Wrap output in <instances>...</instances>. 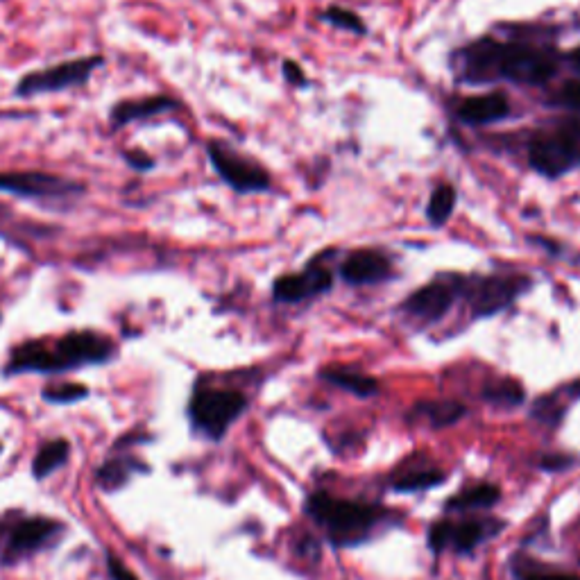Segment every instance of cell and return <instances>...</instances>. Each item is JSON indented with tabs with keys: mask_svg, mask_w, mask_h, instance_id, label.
Returning a JSON list of instances; mask_svg holds the SVG:
<instances>
[{
	"mask_svg": "<svg viewBox=\"0 0 580 580\" xmlns=\"http://www.w3.org/2000/svg\"><path fill=\"white\" fill-rule=\"evenodd\" d=\"M306 513L324 526L331 540L338 544H358L370 535L374 526L386 515L379 506H368L349 499L331 497L327 492H315L306 501Z\"/></svg>",
	"mask_w": 580,
	"mask_h": 580,
	"instance_id": "obj_1",
	"label": "cell"
},
{
	"mask_svg": "<svg viewBox=\"0 0 580 580\" xmlns=\"http://www.w3.org/2000/svg\"><path fill=\"white\" fill-rule=\"evenodd\" d=\"M578 143H580V121H571L558 127L556 132L542 134L528 145V166L537 175L547 179H558L571 168L578 166Z\"/></svg>",
	"mask_w": 580,
	"mask_h": 580,
	"instance_id": "obj_2",
	"label": "cell"
},
{
	"mask_svg": "<svg viewBox=\"0 0 580 580\" xmlns=\"http://www.w3.org/2000/svg\"><path fill=\"white\" fill-rule=\"evenodd\" d=\"M558 71V59L547 48L533 44H501L499 46V62H497V78L515 82V84H544L553 78Z\"/></svg>",
	"mask_w": 580,
	"mask_h": 580,
	"instance_id": "obj_3",
	"label": "cell"
},
{
	"mask_svg": "<svg viewBox=\"0 0 580 580\" xmlns=\"http://www.w3.org/2000/svg\"><path fill=\"white\" fill-rule=\"evenodd\" d=\"M531 288V279L517 275H490L463 279V295L472 306L474 318H490L513 306L526 290Z\"/></svg>",
	"mask_w": 580,
	"mask_h": 580,
	"instance_id": "obj_4",
	"label": "cell"
},
{
	"mask_svg": "<svg viewBox=\"0 0 580 580\" xmlns=\"http://www.w3.org/2000/svg\"><path fill=\"white\" fill-rule=\"evenodd\" d=\"M247 408V399L236 390L204 388L198 390L191 399V420L209 438H223L225 431L232 426Z\"/></svg>",
	"mask_w": 580,
	"mask_h": 580,
	"instance_id": "obj_5",
	"label": "cell"
},
{
	"mask_svg": "<svg viewBox=\"0 0 580 580\" xmlns=\"http://www.w3.org/2000/svg\"><path fill=\"white\" fill-rule=\"evenodd\" d=\"M105 64V57H80L71 59V62H62L57 66H48L44 71L28 73L25 78L16 84L14 93L21 98L39 96V93H59L73 87H82L87 84L93 73Z\"/></svg>",
	"mask_w": 580,
	"mask_h": 580,
	"instance_id": "obj_6",
	"label": "cell"
},
{
	"mask_svg": "<svg viewBox=\"0 0 580 580\" xmlns=\"http://www.w3.org/2000/svg\"><path fill=\"white\" fill-rule=\"evenodd\" d=\"M207 155L218 177L227 186H232L236 193H263L270 189L268 170L261 168L257 161L243 157L241 152L229 148V145L211 141L207 145Z\"/></svg>",
	"mask_w": 580,
	"mask_h": 580,
	"instance_id": "obj_7",
	"label": "cell"
},
{
	"mask_svg": "<svg viewBox=\"0 0 580 580\" xmlns=\"http://www.w3.org/2000/svg\"><path fill=\"white\" fill-rule=\"evenodd\" d=\"M463 279L458 275L435 277L431 284L417 288L413 295L406 297L404 311L424 322H438L451 311L458 295H463Z\"/></svg>",
	"mask_w": 580,
	"mask_h": 580,
	"instance_id": "obj_8",
	"label": "cell"
},
{
	"mask_svg": "<svg viewBox=\"0 0 580 580\" xmlns=\"http://www.w3.org/2000/svg\"><path fill=\"white\" fill-rule=\"evenodd\" d=\"M0 193L28 200H59L82 195L84 186L73 179L48 173H0Z\"/></svg>",
	"mask_w": 580,
	"mask_h": 580,
	"instance_id": "obj_9",
	"label": "cell"
},
{
	"mask_svg": "<svg viewBox=\"0 0 580 580\" xmlns=\"http://www.w3.org/2000/svg\"><path fill=\"white\" fill-rule=\"evenodd\" d=\"M501 531L497 522H481V519H469V522H435L429 531V547L440 553L445 549H454L456 553H469L488 537Z\"/></svg>",
	"mask_w": 580,
	"mask_h": 580,
	"instance_id": "obj_10",
	"label": "cell"
},
{
	"mask_svg": "<svg viewBox=\"0 0 580 580\" xmlns=\"http://www.w3.org/2000/svg\"><path fill=\"white\" fill-rule=\"evenodd\" d=\"M53 349L64 370L107 363L116 354L112 340L93 334V331H73V334H66L64 338L57 340Z\"/></svg>",
	"mask_w": 580,
	"mask_h": 580,
	"instance_id": "obj_11",
	"label": "cell"
},
{
	"mask_svg": "<svg viewBox=\"0 0 580 580\" xmlns=\"http://www.w3.org/2000/svg\"><path fill=\"white\" fill-rule=\"evenodd\" d=\"M331 288H334V275H331V270L318 266V263H311L309 268L295 272V275L277 277L275 284H272V297L284 304H297L329 293Z\"/></svg>",
	"mask_w": 580,
	"mask_h": 580,
	"instance_id": "obj_12",
	"label": "cell"
},
{
	"mask_svg": "<svg viewBox=\"0 0 580 580\" xmlns=\"http://www.w3.org/2000/svg\"><path fill=\"white\" fill-rule=\"evenodd\" d=\"M499 41L490 37L474 41L458 53V78L469 84H488L497 78L499 62Z\"/></svg>",
	"mask_w": 580,
	"mask_h": 580,
	"instance_id": "obj_13",
	"label": "cell"
},
{
	"mask_svg": "<svg viewBox=\"0 0 580 580\" xmlns=\"http://www.w3.org/2000/svg\"><path fill=\"white\" fill-rule=\"evenodd\" d=\"M57 531H59V524L46 517H32V519H23V522L14 524L10 535H7L5 560L12 562L16 558L28 556V553H34L37 549L44 547L46 542L53 540Z\"/></svg>",
	"mask_w": 580,
	"mask_h": 580,
	"instance_id": "obj_14",
	"label": "cell"
},
{
	"mask_svg": "<svg viewBox=\"0 0 580 580\" xmlns=\"http://www.w3.org/2000/svg\"><path fill=\"white\" fill-rule=\"evenodd\" d=\"M392 275V263L379 250H356L340 266V277L349 286L381 284Z\"/></svg>",
	"mask_w": 580,
	"mask_h": 580,
	"instance_id": "obj_15",
	"label": "cell"
},
{
	"mask_svg": "<svg viewBox=\"0 0 580 580\" xmlns=\"http://www.w3.org/2000/svg\"><path fill=\"white\" fill-rule=\"evenodd\" d=\"M510 114L508 96L501 91L481 93V96H469L460 102L456 109V118L465 125H492L499 123Z\"/></svg>",
	"mask_w": 580,
	"mask_h": 580,
	"instance_id": "obj_16",
	"label": "cell"
},
{
	"mask_svg": "<svg viewBox=\"0 0 580 580\" xmlns=\"http://www.w3.org/2000/svg\"><path fill=\"white\" fill-rule=\"evenodd\" d=\"M179 107V102L170 96H150L141 100H123L114 105L112 114H109V123H112L114 130L123 125H130L136 121H143V118L173 112Z\"/></svg>",
	"mask_w": 580,
	"mask_h": 580,
	"instance_id": "obj_17",
	"label": "cell"
},
{
	"mask_svg": "<svg viewBox=\"0 0 580 580\" xmlns=\"http://www.w3.org/2000/svg\"><path fill=\"white\" fill-rule=\"evenodd\" d=\"M7 372L16 374V372H44V374H53V372H64L62 363L55 354V349L46 347L44 343H25L19 349H14V354L10 358V365H7Z\"/></svg>",
	"mask_w": 580,
	"mask_h": 580,
	"instance_id": "obj_18",
	"label": "cell"
},
{
	"mask_svg": "<svg viewBox=\"0 0 580 580\" xmlns=\"http://www.w3.org/2000/svg\"><path fill=\"white\" fill-rule=\"evenodd\" d=\"M320 377L324 381H329L331 386H338L352 395L361 399H370L379 392V381L368 374L352 370V368H327L320 372Z\"/></svg>",
	"mask_w": 580,
	"mask_h": 580,
	"instance_id": "obj_19",
	"label": "cell"
},
{
	"mask_svg": "<svg viewBox=\"0 0 580 580\" xmlns=\"http://www.w3.org/2000/svg\"><path fill=\"white\" fill-rule=\"evenodd\" d=\"M467 415V408L454 402V399H431V402H420L415 406L411 417H422L429 422L433 429H445V426H454Z\"/></svg>",
	"mask_w": 580,
	"mask_h": 580,
	"instance_id": "obj_20",
	"label": "cell"
},
{
	"mask_svg": "<svg viewBox=\"0 0 580 580\" xmlns=\"http://www.w3.org/2000/svg\"><path fill=\"white\" fill-rule=\"evenodd\" d=\"M499 499H501V490L497 488V485L476 483L472 485V488L458 492L456 497H451L445 503V508L454 510V513H458V510H483V508L494 506Z\"/></svg>",
	"mask_w": 580,
	"mask_h": 580,
	"instance_id": "obj_21",
	"label": "cell"
},
{
	"mask_svg": "<svg viewBox=\"0 0 580 580\" xmlns=\"http://www.w3.org/2000/svg\"><path fill=\"white\" fill-rule=\"evenodd\" d=\"M574 402V395H571L569 386H562L560 390L551 392V395H544L533 404V417L537 422H544L549 426H558L562 422V417L567 413V404Z\"/></svg>",
	"mask_w": 580,
	"mask_h": 580,
	"instance_id": "obj_22",
	"label": "cell"
},
{
	"mask_svg": "<svg viewBox=\"0 0 580 580\" xmlns=\"http://www.w3.org/2000/svg\"><path fill=\"white\" fill-rule=\"evenodd\" d=\"M483 399L488 404L501 406V408H515L519 404H524L526 390L519 381L515 379H499L492 381L483 388Z\"/></svg>",
	"mask_w": 580,
	"mask_h": 580,
	"instance_id": "obj_23",
	"label": "cell"
},
{
	"mask_svg": "<svg viewBox=\"0 0 580 580\" xmlns=\"http://www.w3.org/2000/svg\"><path fill=\"white\" fill-rule=\"evenodd\" d=\"M68 460V442L66 440H53L39 449V454L32 460V474L37 479H46L48 474H53L55 469L62 467Z\"/></svg>",
	"mask_w": 580,
	"mask_h": 580,
	"instance_id": "obj_24",
	"label": "cell"
},
{
	"mask_svg": "<svg viewBox=\"0 0 580 580\" xmlns=\"http://www.w3.org/2000/svg\"><path fill=\"white\" fill-rule=\"evenodd\" d=\"M456 189L451 184H440L438 189L431 193L429 209H426V216H429V223L433 227H442L451 218V213L456 209Z\"/></svg>",
	"mask_w": 580,
	"mask_h": 580,
	"instance_id": "obj_25",
	"label": "cell"
},
{
	"mask_svg": "<svg viewBox=\"0 0 580 580\" xmlns=\"http://www.w3.org/2000/svg\"><path fill=\"white\" fill-rule=\"evenodd\" d=\"M447 481V472H440V469H420V472H411L402 476V479L392 483V490L395 492H422L431 490L435 485Z\"/></svg>",
	"mask_w": 580,
	"mask_h": 580,
	"instance_id": "obj_26",
	"label": "cell"
},
{
	"mask_svg": "<svg viewBox=\"0 0 580 580\" xmlns=\"http://www.w3.org/2000/svg\"><path fill=\"white\" fill-rule=\"evenodd\" d=\"M513 571L517 580H580V576L565 574V571H558V569H549L540 565L537 560H528V558H515Z\"/></svg>",
	"mask_w": 580,
	"mask_h": 580,
	"instance_id": "obj_27",
	"label": "cell"
},
{
	"mask_svg": "<svg viewBox=\"0 0 580 580\" xmlns=\"http://www.w3.org/2000/svg\"><path fill=\"white\" fill-rule=\"evenodd\" d=\"M320 19L331 23L334 28H340V30H347V32H354V34H368V28H365L361 16H358L356 12L345 10V7H336V5L327 7V10L320 14Z\"/></svg>",
	"mask_w": 580,
	"mask_h": 580,
	"instance_id": "obj_28",
	"label": "cell"
},
{
	"mask_svg": "<svg viewBox=\"0 0 580 580\" xmlns=\"http://www.w3.org/2000/svg\"><path fill=\"white\" fill-rule=\"evenodd\" d=\"M87 392L89 390L80 383H57V386H48L44 390V399L50 404H71L87 397Z\"/></svg>",
	"mask_w": 580,
	"mask_h": 580,
	"instance_id": "obj_29",
	"label": "cell"
},
{
	"mask_svg": "<svg viewBox=\"0 0 580 580\" xmlns=\"http://www.w3.org/2000/svg\"><path fill=\"white\" fill-rule=\"evenodd\" d=\"M556 105L580 112V80H569L556 93Z\"/></svg>",
	"mask_w": 580,
	"mask_h": 580,
	"instance_id": "obj_30",
	"label": "cell"
},
{
	"mask_svg": "<svg viewBox=\"0 0 580 580\" xmlns=\"http://www.w3.org/2000/svg\"><path fill=\"white\" fill-rule=\"evenodd\" d=\"M125 479H127V469L125 465H118V463H109L98 472V483L107 490H114L118 488V485H123Z\"/></svg>",
	"mask_w": 580,
	"mask_h": 580,
	"instance_id": "obj_31",
	"label": "cell"
},
{
	"mask_svg": "<svg viewBox=\"0 0 580 580\" xmlns=\"http://www.w3.org/2000/svg\"><path fill=\"white\" fill-rule=\"evenodd\" d=\"M123 159L127 161V166L139 170V173H148V170L155 168V159H152L148 152H143V150H127Z\"/></svg>",
	"mask_w": 580,
	"mask_h": 580,
	"instance_id": "obj_32",
	"label": "cell"
},
{
	"mask_svg": "<svg viewBox=\"0 0 580 580\" xmlns=\"http://www.w3.org/2000/svg\"><path fill=\"white\" fill-rule=\"evenodd\" d=\"M571 465H574V458L565 454H549L540 460V467L544 472H565Z\"/></svg>",
	"mask_w": 580,
	"mask_h": 580,
	"instance_id": "obj_33",
	"label": "cell"
},
{
	"mask_svg": "<svg viewBox=\"0 0 580 580\" xmlns=\"http://www.w3.org/2000/svg\"><path fill=\"white\" fill-rule=\"evenodd\" d=\"M281 71H284L286 82L293 84V87H309V80H306V73L302 71L300 64H295V62H290V59H286L284 66H281Z\"/></svg>",
	"mask_w": 580,
	"mask_h": 580,
	"instance_id": "obj_34",
	"label": "cell"
},
{
	"mask_svg": "<svg viewBox=\"0 0 580 580\" xmlns=\"http://www.w3.org/2000/svg\"><path fill=\"white\" fill-rule=\"evenodd\" d=\"M107 569H109V574H112L114 580H136L132 571H127L121 565V560H116L114 556H107Z\"/></svg>",
	"mask_w": 580,
	"mask_h": 580,
	"instance_id": "obj_35",
	"label": "cell"
},
{
	"mask_svg": "<svg viewBox=\"0 0 580 580\" xmlns=\"http://www.w3.org/2000/svg\"><path fill=\"white\" fill-rule=\"evenodd\" d=\"M567 59H569V64L574 66V71L580 73V46L576 50H571V53L567 55Z\"/></svg>",
	"mask_w": 580,
	"mask_h": 580,
	"instance_id": "obj_36",
	"label": "cell"
},
{
	"mask_svg": "<svg viewBox=\"0 0 580 580\" xmlns=\"http://www.w3.org/2000/svg\"><path fill=\"white\" fill-rule=\"evenodd\" d=\"M578 166H580V143H578Z\"/></svg>",
	"mask_w": 580,
	"mask_h": 580,
	"instance_id": "obj_37",
	"label": "cell"
}]
</instances>
